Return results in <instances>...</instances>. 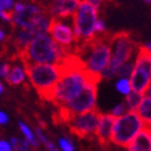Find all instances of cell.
I'll return each mask as SVG.
<instances>
[{
    "instance_id": "obj_15",
    "label": "cell",
    "mask_w": 151,
    "mask_h": 151,
    "mask_svg": "<svg viewBox=\"0 0 151 151\" xmlns=\"http://www.w3.org/2000/svg\"><path fill=\"white\" fill-rule=\"evenodd\" d=\"M33 37H36V33L31 31V29H21V32L12 40V44L16 52L24 49L26 47V44L33 40Z\"/></svg>"
},
{
    "instance_id": "obj_10",
    "label": "cell",
    "mask_w": 151,
    "mask_h": 151,
    "mask_svg": "<svg viewBox=\"0 0 151 151\" xmlns=\"http://www.w3.org/2000/svg\"><path fill=\"white\" fill-rule=\"evenodd\" d=\"M47 32L52 36L58 44L66 48L70 53H73V46H74V33L70 27L62 24L58 21V17H52L49 21V25L47 28Z\"/></svg>"
},
{
    "instance_id": "obj_22",
    "label": "cell",
    "mask_w": 151,
    "mask_h": 151,
    "mask_svg": "<svg viewBox=\"0 0 151 151\" xmlns=\"http://www.w3.org/2000/svg\"><path fill=\"white\" fill-rule=\"evenodd\" d=\"M36 134H37V137H38V138L41 139V141L43 142V144L47 146V149H48V150H53V151L58 150V149H57V147L54 146V144H53V142H50V141H48V140H47V138L44 137V135H43V134L41 133L40 128H37V129H36Z\"/></svg>"
},
{
    "instance_id": "obj_12",
    "label": "cell",
    "mask_w": 151,
    "mask_h": 151,
    "mask_svg": "<svg viewBox=\"0 0 151 151\" xmlns=\"http://www.w3.org/2000/svg\"><path fill=\"white\" fill-rule=\"evenodd\" d=\"M116 120V117L113 114H103L99 120V124H97V128H96V132H95V135L97 140H99V144L106 149L109 144V139H111V132H112V127H113V123Z\"/></svg>"
},
{
    "instance_id": "obj_19",
    "label": "cell",
    "mask_w": 151,
    "mask_h": 151,
    "mask_svg": "<svg viewBox=\"0 0 151 151\" xmlns=\"http://www.w3.org/2000/svg\"><path fill=\"white\" fill-rule=\"evenodd\" d=\"M20 128H21L22 133L25 134V137H26V139H27V141L29 142V144H31L35 149L38 147V141H37V139L35 138V135L32 134V132L29 130V128L24 123H20Z\"/></svg>"
},
{
    "instance_id": "obj_28",
    "label": "cell",
    "mask_w": 151,
    "mask_h": 151,
    "mask_svg": "<svg viewBox=\"0 0 151 151\" xmlns=\"http://www.w3.org/2000/svg\"><path fill=\"white\" fill-rule=\"evenodd\" d=\"M86 1L90 3L93 7H96V9H99L103 1H112V0H86Z\"/></svg>"
},
{
    "instance_id": "obj_23",
    "label": "cell",
    "mask_w": 151,
    "mask_h": 151,
    "mask_svg": "<svg viewBox=\"0 0 151 151\" xmlns=\"http://www.w3.org/2000/svg\"><path fill=\"white\" fill-rule=\"evenodd\" d=\"M127 109H128V107L124 104V103H120V104H118V106H116L114 108H113V111L111 112V114H113L116 118L117 117H120V116H123L124 113L127 112Z\"/></svg>"
},
{
    "instance_id": "obj_27",
    "label": "cell",
    "mask_w": 151,
    "mask_h": 151,
    "mask_svg": "<svg viewBox=\"0 0 151 151\" xmlns=\"http://www.w3.org/2000/svg\"><path fill=\"white\" fill-rule=\"evenodd\" d=\"M10 68H11L10 64H1L0 65V75H1L3 78H6V75L10 71Z\"/></svg>"
},
{
    "instance_id": "obj_24",
    "label": "cell",
    "mask_w": 151,
    "mask_h": 151,
    "mask_svg": "<svg viewBox=\"0 0 151 151\" xmlns=\"http://www.w3.org/2000/svg\"><path fill=\"white\" fill-rule=\"evenodd\" d=\"M59 145L63 150L65 151H73L74 150V146L70 142V140H66V139H60L59 140Z\"/></svg>"
},
{
    "instance_id": "obj_8",
    "label": "cell",
    "mask_w": 151,
    "mask_h": 151,
    "mask_svg": "<svg viewBox=\"0 0 151 151\" xmlns=\"http://www.w3.org/2000/svg\"><path fill=\"white\" fill-rule=\"evenodd\" d=\"M102 113L93 108L91 111L80 113V114H75L66 123V125L69 127L70 133L74 134L75 137L80 139H86L95 134Z\"/></svg>"
},
{
    "instance_id": "obj_26",
    "label": "cell",
    "mask_w": 151,
    "mask_h": 151,
    "mask_svg": "<svg viewBox=\"0 0 151 151\" xmlns=\"http://www.w3.org/2000/svg\"><path fill=\"white\" fill-rule=\"evenodd\" d=\"M95 31H97L99 33H102L104 31H107V29H106V26H104V22L102 20H96V22H95Z\"/></svg>"
},
{
    "instance_id": "obj_18",
    "label": "cell",
    "mask_w": 151,
    "mask_h": 151,
    "mask_svg": "<svg viewBox=\"0 0 151 151\" xmlns=\"http://www.w3.org/2000/svg\"><path fill=\"white\" fill-rule=\"evenodd\" d=\"M127 107L129 108L130 111H135L138 108V106L142 99V93H139L137 91H129L127 93Z\"/></svg>"
},
{
    "instance_id": "obj_33",
    "label": "cell",
    "mask_w": 151,
    "mask_h": 151,
    "mask_svg": "<svg viewBox=\"0 0 151 151\" xmlns=\"http://www.w3.org/2000/svg\"><path fill=\"white\" fill-rule=\"evenodd\" d=\"M144 1H145L146 4H150V1H151V0H144Z\"/></svg>"
},
{
    "instance_id": "obj_29",
    "label": "cell",
    "mask_w": 151,
    "mask_h": 151,
    "mask_svg": "<svg viewBox=\"0 0 151 151\" xmlns=\"http://www.w3.org/2000/svg\"><path fill=\"white\" fill-rule=\"evenodd\" d=\"M11 146L6 141H0V151H10Z\"/></svg>"
},
{
    "instance_id": "obj_21",
    "label": "cell",
    "mask_w": 151,
    "mask_h": 151,
    "mask_svg": "<svg viewBox=\"0 0 151 151\" xmlns=\"http://www.w3.org/2000/svg\"><path fill=\"white\" fill-rule=\"evenodd\" d=\"M117 88H118V91L119 92H122L124 95H127L128 92L130 91V84H129V81H128V79H122L118 84H117Z\"/></svg>"
},
{
    "instance_id": "obj_6",
    "label": "cell",
    "mask_w": 151,
    "mask_h": 151,
    "mask_svg": "<svg viewBox=\"0 0 151 151\" xmlns=\"http://www.w3.org/2000/svg\"><path fill=\"white\" fill-rule=\"evenodd\" d=\"M97 9L86 0L79 3L76 12H74V43L88 41L95 35V22Z\"/></svg>"
},
{
    "instance_id": "obj_30",
    "label": "cell",
    "mask_w": 151,
    "mask_h": 151,
    "mask_svg": "<svg viewBox=\"0 0 151 151\" xmlns=\"http://www.w3.org/2000/svg\"><path fill=\"white\" fill-rule=\"evenodd\" d=\"M7 123V116L4 112H0V124H6Z\"/></svg>"
},
{
    "instance_id": "obj_3",
    "label": "cell",
    "mask_w": 151,
    "mask_h": 151,
    "mask_svg": "<svg viewBox=\"0 0 151 151\" xmlns=\"http://www.w3.org/2000/svg\"><path fill=\"white\" fill-rule=\"evenodd\" d=\"M25 73L32 86L42 100L52 102L54 96V86L59 80V73L55 64L22 62Z\"/></svg>"
},
{
    "instance_id": "obj_16",
    "label": "cell",
    "mask_w": 151,
    "mask_h": 151,
    "mask_svg": "<svg viewBox=\"0 0 151 151\" xmlns=\"http://www.w3.org/2000/svg\"><path fill=\"white\" fill-rule=\"evenodd\" d=\"M24 76H25L24 70H22L20 66L15 65V66L10 68V71H9V74L6 75L5 79H6V81H7V84L9 85L17 86V85L21 84L22 81H24Z\"/></svg>"
},
{
    "instance_id": "obj_11",
    "label": "cell",
    "mask_w": 151,
    "mask_h": 151,
    "mask_svg": "<svg viewBox=\"0 0 151 151\" xmlns=\"http://www.w3.org/2000/svg\"><path fill=\"white\" fill-rule=\"evenodd\" d=\"M80 0H52L48 4V10L54 17L66 19L74 15Z\"/></svg>"
},
{
    "instance_id": "obj_31",
    "label": "cell",
    "mask_w": 151,
    "mask_h": 151,
    "mask_svg": "<svg viewBox=\"0 0 151 151\" xmlns=\"http://www.w3.org/2000/svg\"><path fill=\"white\" fill-rule=\"evenodd\" d=\"M3 38H4V33H3L1 31H0V41H1Z\"/></svg>"
},
{
    "instance_id": "obj_4",
    "label": "cell",
    "mask_w": 151,
    "mask_h": 151,
    "mask_svg": "<svg viewBox=\"0 0 151 151\" xmlns=\"http://www.w3.org/2000/svg\"><path fill=\"white\" fill-rule=\"evenodd\" d=\"M139 43L135 42L129 32L122 31L114 35H111L109 38V47H111V57L108 64L104 66V69L101 71L102 79H112L116 74V69L127 62L128 59L133 57L134 50L138 49Z\"/></svg>"
},
{
    "instance_id": "obj_5",
    "label": "cell",
    "mask_w": 151,
    "mask_h": 151,
    "mask_svg": "<svg viewBox=\"0 0 151 151\" xmlns=\"http://www.w3.org/2000/svg\"><path fill=\"white\" fill-rule=\"evenodd\" d=\"M142 127H145L144 122L138 113L134 111L125 112L123 116L116 118L112 127L109 141L117 146L127 147Z\"/></svg>"
},
{
    "instance_id": "obj_2",
    "label": "cell",
    "mask_w": 151,
    "mask_h": 151,
    "mask_svg": "<svg viewBox=\"0 0 151 151\" xmlns=\"http://www.w3.org/2000/svg\"><path fill=\"white\" fill-rule=\"evenodd\" d=\"M65 54L68 53L60 44L47 33H41L33 37V40L28 42L22 50L16 52L15 58H19L21 62L57 64Z\"/></svg>"
},
{
    "instance_id": "obj_7",
    "label": "cell",
    "mask_w": 151,
    "mask_h": 151,
    "mask_svg": "<svg viewBox=\"0 0 151 151\" xmlns=\"http://www.w3.org/2000/svg\"><path fill=\"white\" fill-rule=\"evenodd\" d=\"M137 62L134 64L130 74V90L144 95L150 88V75H151V53L150 48L139 44L138 46Z\"/></svg>"
},
{
    "instance_id": "obj_32",
    "label": "cell",
    "mask_w": 151,
    "mask_h": 151,
    "mask_svg": "<svg viewBox=\"0 0 151 151\" xmlns=\"http://www.w3.org/2000/svg\"><path fill=\"white\" fill-rule=\"evenodd\" d=\"M3 91H4V87H3V85H1V84H0V93H1Z\"/></svg>"
},
{
    "instance_id": "obj_9",
    "label": "cell",
    "mask_w": 151,
    "mask_h": 151,
    "mask_svg": "<svg viewBox=\"0 0 151 151\" xmlns=\"http://www.w3.org/2000/svg\"><path fill=\"white\" fill-rule=\"evenodd\" d=\"M96 99H97V84L90 82L82 88V91L76 97H74L73 100L68 101L62 106H65L71 114L75 116L96 108Z\"/></svg>"
},
{
    "instance_id": "obj_20",
    "label": "cell",
    "mask_w": 151,
    "mask_h": 151,
    "mask_svg": "<svg viewBox=\"0 0 151 151\" xmlns=\"http://www.w3.org/2000/svg\"><path fill=\"white\" fill-rule=\"evenodd\" d=\"M11 149H15V150H28L29 149L28 141L20 140L17 138H11Z\"/></svg>"
},
{
    "instance_id": "obj_13",
    "label": "cell",
    "mask_w": 151,
    "mask_h": 151,
    "mask_svg": "<svg viewBox=\"0 0 151 151\" xmlns=\"http://www.w3.org/2000/svg\"><path fill=\"white\" fill-rule=\"evenodd\" d=\"M125 149L130 151H150L151 149L150 127H142Z\"/></svg>"
},
{
    "instance_id": "obj_25",
    "label": "cell",
    "mask_w": 151,
    "mask_h": 151,
    "mask_svg": "<svg viewBox=\"0 0 151 151\" xmlns=\"http://www.w3.org/2000/svg\"><path fill=\"white\" fill-rule=\"evenodd\" d=\"M14 1L12 0H0V11L3 10H10Z\"/></svg>"
},
{
    "instance_id": "obj_17",
    "label": "cell",
    "mask_w": 151,
    "mask_h": 151,
    "mask_svg": "<svg viewBox=\"0 0 151 151\" xmlns=\"http://www.w3.org/2000/svg\"><path fill=\"white\" fill-rule=\"evenodd\" d=\"M133 68H134V62H133V59H128L127 62H124L123 64H120L117 69H116V74H114V76H118L120 79H128V78H130V74L133 71Z\"/></svg>"
},
{
    "instance_id": "obj_1",
    "label": "cell",
    "mask_w": 151,
    "mask_h": 151,
    "mask_svg": "<svg viewBox=\"0 0 151 151\" xmlns=\"http://www.w3.org/2000/svg\"><path fill=\"white\" fill-rule=\"evenodd\" d=\"M102 76L100 73H93L88 70L87 68L78 71H71L68 73L63 76H60L59 80L54 86V96H53L52 103L59 107L68 101L73 100L76 97L87 84L92 82L97 84L101 81Z\"/></svg>"
},
{
    "instance_id": "obj_14",
    "label": "cell",
    "mask_w": 151,
    "mask_h": 151,
    "mask_svg": "<svg viewBox=\"0 0 151 151\" xmlns=\"http://www.w3.org/2000/svg\"><path fill=\"white\" fill-rule=\"evenodd\" d=\"M145 96L141 99L139 106H138V114L140 116V118L142 119L145 127H150V122H151V114H150V104H151V99H150V92L147 93V91L144 93Z\"/></svg>"
}]
</instances>
